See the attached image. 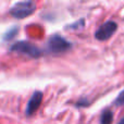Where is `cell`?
<instances>
[{
  "mask_svg": "<svg viewBox=\"0 0 124 124\" xmlns=\"http://www.w3.org/2000/svg\"><path fill=\"white\" fill-rule=\"evenodd\" d=\"M11 51L23 54V56H27L30 58H34V59H37L43 56V50L40 48H38L36 45L30 43V41H25V40H21L13 44L11 46Z\"/></svg>",
  "mask_w": 124,
  "mask_h": 124,
  "instance_id": "1",
  "label": "cell"
},
{
  "mask_svg": "<svg viewBox=\"0 0 124 124\" xmlns=\"http://www.w3.org/2000/svg\"><path fill=\"white\" fill-rule=\"evenodd\" d=\"M72 48V44L59 34H54L48 39L47 49L52 54H61L69 51Z\"/></svg>",
  "mask_w": 124,
  "mask_h": 124,
  "instance_id": "2",
  "label": "cell"
},
{
  "mask_svg": "<svg viewBox=\"0 0 124 124\" xmlns=\"http://www.w3.org/2000/svg\"><path fill=\"white\" fill-rule=\"evenodd\" d=\"M35 10H36V3L34 1H31V0L20 1L12 6V8L10 9V14L14 19L22 20L30 16L32 13H34Z\"/></svg>",
  "mask_w": 124,
  "mask_h": 124,
  "instance_id": "3",
  "label": "cell"
},
{
  "mask_svg": "<svg viewBox=\"0 0 124 124\" xmlns=\"http://www.w3.org/2000/svg\"><path fill=\"white\" fill-rule=\"evenodd\" d=\"M118 30V24L113 21H107L106 23H103L101 26H99L98 30L95 32V37L98 40H108L112 35L114 34V32Z\"/></svg>",
  "mask_w": 124,
  "mask_h": 124,
  "instance_id": "4",
  "label": "cell"
},
{
  "mask_svg": "<svg viewBox=\"0 0 124 124\" xmlns=\"http://www.w3.org/2000/svg\"><path fill=\"white\" fill-rule=\"evenodd\" d=\"M43 97H44V95L41 92H39V90L34 92V94L32 95L31 99L28 100L27 106H26V109H25L26 116H33V114H35V112L40 107L41 101H43Z\"/></svg>",
  "mask_w": 124,
  "mask_h": 124,
  "instance_id": "5",
  "label": "cell"
},
{
  "mask_svg": "<svg viewBox=\"0 0 124 124\" xmlns=\"http://www.w3.org/2000/svg\"><path fill=\"white\" fill-rule=\"evenodd\" d=\"M113 120V113L110 110H106L100 116V124H111Z\"/></svg>",
  "mask_w": 124,
  "mask_h": 124,
  "instance_id": "6",
  "label": "cell"
},
{
  "mask_svg": "<svg viewBox=\"0 0 124 124\" xmlns=\"http://www.w3.org/2000/svg\"><path fill=\"white\" fill-rule=\"evenodd\" d=\"M114 103H116V106H123L124 105V90L120 93V95H119L118 98L116 99Z\"/></svg>",
  "mask_w": 124,
  "mask_h": 124,
  "instance_id": "7",
  "label": "cell"
},
{
  "mask_svg": "<svg viewBox=\"0 0 124 124\" xmlns=\"http://www.w3.org/2000/svg\"><path fill=\"white\" fill-rule=\"evenodd\" d=\"M119 124H124V118L122 119V120L120 121V122H119Z\"/></svg>",
  "mask_w": 124,
  "mask_h": 124,
  "instance_id": "8",
  "label": "cell"
}]
</instances>
